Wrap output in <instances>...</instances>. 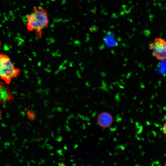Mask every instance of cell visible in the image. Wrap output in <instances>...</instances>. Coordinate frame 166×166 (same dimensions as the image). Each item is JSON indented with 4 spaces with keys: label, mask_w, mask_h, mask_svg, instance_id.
I'll use <instances>...</instances> for the list:
<instances>
[{
    "label": "cell",
    "mask_w": 166,
    "mask_h": 166,
    "mask_svg": "<svg viewBox=\"0 0 166 166\" xmlns=\"http://www.w3.org/2000/svg\"><path fill=\"white\" fill-rule=\"evenodd\" d=\"M20 72L19 69L15 67L8 56L0 54V79L9 84L12 79L18 76Z\"/></svg>",
    "instance_id": "7a4b0ae2"
},
{
    "label": "cell",
    "mask_w": 166,
    "mask_h": 166,
    "mask_svg": "<svg viewBox=\"0 0 166 166\" xmlns=\"http://www.w3.org/2000/svg\"><path fill=\"white\" fill-rule=\"evenodd\" d=\"M26 23L27 29L34 31L36 35L42 36L43 30L48 26L49 20L46 10L41 7H35L32 12L27 17Z\"/></svg>",
    "instance_id": "6da1fadb"
},
{
    "label": "cell",
    "mask_w": 166,
    "mask_h": 166,
    "mask_svg": "<svg viewBox=\"0 0 166 166\" xmlns=\"http://www.w3.org/2000/svg\"><path fill=\"white\" fill-rule=\"evenodd\" d=\"M148 48L152 51V56L158 60H163L166 58V42L162 38H156L148 45Z\"/></svg>",
    "instance_id": "3957f363"
},
{
    "label": "cell",
    "mask_w": 166,
    "mask_h": 166,
    "mask_svg": "<svg viewBox=\"0 0 166 166\" xmlns=\"http://www.w3.org/2000/svg\"><path fill=\"white\" fill-rule=\"evenodd\" d=\"M97 121L98 124L100 126L103 128H108L112 124L113 117L109 113L103 112L98 115Z\"/></svg>",
    "instance_id": "5b68a950"
},
{
    "label": "cell",
    "mask_w": 166,
    "mask_h": 166,
    "mask_svg": "<svg viewBox=\"0 0 166 166\" xmlns=\"http://www.w3.org/2000/svg\"><path fill=\"white\" fill-rule=\"evenodd\" d=\"M13 95L8 87L0 81V104H3L13 100Z\"/></svg>",
    "instance_id": "277c9868"
},
{
    "label": "cell",
    "mask_w": 166,
    "mask_h": 166,
    "mask_svg": "<svg viewBox=\"0 0 166 166\" xmlns=\"http://www.w3.org/2000/svg\"><path fill=\"white\" fill-rule=\"evenodd\" d=\"M1 111L0 110V119L1 117Z\"/></svg>",
    "instance_id": "52a82bcc"
},
{
    "label": "cell",
    "mask_w": 166,
    "mask_h": 166,
    "mask_svg": "<svg viewBox=\"0 0 166 166\" xmlns=\"http://www.w3.org/2000/svg\"><path fill=\"white\" fill-rule=\"evenodd\" d=\"M166 122H165L164 123V124L163 125V127H162V130L163 131V132L164 133V134H166Z\"/></svg>",
    "instance_id": "8992f818"
}]
</instances>
